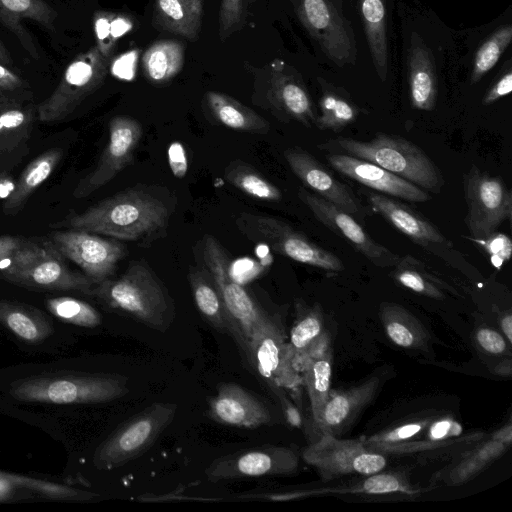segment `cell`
<instances>
[{"mask_svg": "<svg viewBox=\"0 0 512 512\" xmlns=\"http://www.w3.org/2000/svg\"><path fill=\"white\" fill-rule=\"evenodd\" d=\"M501 329L504 332L508 343L511 344L512 342V316L511 313L508 312L503 315V317L500 320Z\"/></svg>", "mask_w": 512, "mask_h": 512, "instance_id": "91938a15", "label": "cell"}, {"mask_svg": "<svg viewBox=\"0 0 512 512\" xmlns=\"http://www.w3.org/2000/svg\"><path fill=\"white\" fill-rule=\"evenodd\" d=\"M326 159L342 175L384 195L411 202H425L431 198L422 188L372 162L342 153L328 154Z\"/></svg>", "mask_w": 512, "mask_h": 512, "instance_id": "ffe728a7", "label": "cell"}, {"mask_svg": "<svg viewBox=\"0 0 512 512\" xmlns=\"http://www.w3.org/2000/svg\"><path fill=\"white\" fill-rule=\"evenodd\" d=\"M391 276L402 286L418 294L442 299V281L430 274L423 264L411 255L400 257Z\"/></svg>", "mask_w": 512, "mask_h": 512, "instance_id": "74e56055", "label": "cell"}, {"mask_svg": "<svg viewBox=\"0 0 512 512\" xmlns=\"http://www.w3.org/2000/svg\"><path fill=\"white\" fill-rule=\"evenodd\" d=\"M268 387L280 400L283 412L288 423L291 426L300 427L302 424L301 415L298 409L287 399L285 394H283L282 387L276 385H268Z\"/></svg>", "mask_w": 512, "mask_h": 512, "instance_id": "f5cc1de1", "label": "cell"}, {"mask_svg": "<svg viewBox=\"0 0 512 512\" xmlns=\"http://www.w3.org/2000/svg\"><path fill=\"white\" fill-rule=\"evenodd\" d=\"M235 222L247 239L264 244L277 254L326 271L344 270V264L338 256L312 242L279 218L243 212Z\"/></svg>", "mask_w": 512, "mask_h": 512, "instance_id": "52a82bcc", "label": "cell"}, {"mask_svg": "<svg viewBox=\"0 0 512 512\" xmlns=\"http://www.w3.org/2000/svg\"><path fill=\"white\" fill-rule=\"evenodd\" d=\"M139 501L144 502H163V501H183V500H194V501H222V499H206V498H198V497H188L182 493V490L176 491L170 494L165 495H142L138 498Z\"/></svg>", "mask_w": 512, "mask_h": 512, "instance_id": "11a10c76", "label": "cell"}, {"mask_svg": "<svg viewBox=\"0 0 512 512\" xmlns=\"http://www.w3.org/2000/svg\"><path fill=\"white\" fill-rule=\"evenodd\" d=\"M206 103L213 116L228 128L257 134L270 130L269 122L229 95L209 91Z\"/></svg>", "mask_w": 512, "mask_h": 512, "instance_id": "d6a6232c", "label": "cell"}, {"mask_svg": "<svg viewBox=\"0 0 512 512\" xmlns=\"http://www.w3.org/2000/svg\"><path fill=\"white\" fill-rule=\"evenodd\" d=\"M379 383L377 377H371L347 390H330L317 423L322 432L336 436L349 426L360 411L373 399Z\"/></svg>", "mask_w": 512, "mask_h": 512, "instance_id": "603a6c76", "label": "cell"}, {"mask_svg": "<svg viewBox=\"0 0 512 512\" xmlns=\"http://www.w3.org/2000/svg\"><path fill=\"white\" fill-rule=\"evenodd\" d=\"M462 426L451 419H442L434 422L429 429V438L433 441L448 440L450 437L460 435Z\"/></svg>", "mask_w": 512, "mask_h": 512, "instance_id": "f907efd6", "label": "cell"}, {"mask_svg": "<svg viewBox=\"0 0 512 512\" xmlns=\"http://www.w3.org/2000/svg\"><path fill=\"white\" fill-rule=\"evenodd\" d=\"M489 255L496 268H500L504 262L510 260L512 242L508 235L494 231L483 238H472Z\"/></svg>", "mask_w": 512, "mask_h": 512, "instance_id": "7dc6e473", "label": "cell"}, {"mask_svg": "<svg viewBox=\"0 0 512 512\" xmlns=\"http://www.w3.org/2000/svg\"><path fill=\"white\" fill-rule=\"evenodd\" d=\"M1 276L18 286L48 291H78L91 295L94 283L72 271L51 241L24 240L0 265Z\"/></svg>", "mask_w": 512, "mask_h": 512, "instance_id": "5b68a950", "label": "cell"}, {"mask_svg": "<svg viewBox=\"0 0 512 512\" xmlns=\"http://www.w3.org/2000/svg\"><path fill=\"white\" fill-rule=\"evenodd\" d=\"M188 278L195 305L204 321L218 332L229 334L236 341L235 328L208 271L191 269Z\"/></svg>", "mask_w": 512, "mask_h": 512, "instance_id": "83f0119b", "label": "cell"}, {"mask_svg": "<svg viewBox=\"0 0 512 512\" xmlns=\"http://www.w3.org/2000/svg\"><path fill=\"white\" fill-rule=\"evenodd\" d=\"M203 260L210 277L217 286L226 310L235 328L239 349L246 356L253 334L269 319L250 294L230 275L228 257L212 236L203 241Z\"/></svg>", "mask_w": 512, "mask_h": 512, "instance_id": "ba28073f", "label": "cell"}, {"mask_svg": "<svg viewBox=\"0 0 512 512\" xmlns=\"http://www.w3.org/2000/svg\"><path fill=\"white\" fill-rule=\"evenodd\" d=\"M512 27L506 25L496 30L478 49L471 74V82H478L498 62L502 53L509 46Z\"/></svg>", "mask_w": 512, "mask_h": 512, "instance_id": "ee69618b", "label": "cell"}, {"mask_svg": "<svg viewBox=\"0 0 512 512\" xmlns=\"http://www.w3.org/2000/svg\"><path fill=\"white\" fill-rule=\"evenodd\" d=\"M295 369L297 371L301 369L303 372L302 381L310 399L313 419L317 424L330 392L331 351L319 358L302 360L295 366Z\"/></svg>", "mask_w": 512, "mask_h": 512, "instance_id": "d590c367", "label": "cell"}, {"mask_svg": "<svg viewBox=\"0 0 512 512\" xmlns=\"http://www.w3.org/2000/svg\"><path fill=\"white\" fill-rule=\"evenodd\" d=\"M320 115L315 126L320 130L340 132L354 123L360 114L359 107L342 89L322 83V94L319 99Z\"/></svg>", "mask_w": 512, "mask_h": 512, "instance_id": "e575fe53", "label": "cell"}, {"mask_svg": "<svg viewBox=\"0 0 512 512\" xmlns=\"http://www.w3.org/2000/svg\"><path fill=\"white\" fill-rule=\"evenodd\" d=\"M25 87V81L17 73L0 63V90L16 91Z\"/></svg>", "mask_w": 512, "mask_h": 512, "instance_id": "db71d44e", "label": "cell"}, {"mask_svg": "<svg viewBox=\"0 0 512 512\" xmlns=\"http://www.w3.org/2000/svg\"><path fill=\"white\" fill-rule=\"evenodd\" d=\"M268 98L277 112L305 127L315 125L317 114L301 78L284 62L271 63Z\"/></svg>", "mask_w": 512, "mask_h": 512, "instance_id": "44dd1931", "label": "cell"}, {"mask_svg": "<svg viewBox=\"0 0 512 512\" xmlns=\"http://www.w3.org/2000/svg\"><path fill=\"white\" fill-rule=\"evenodd\" d=\"M90 296L159 332L167 331L174 320V305L166 289L138 262L130 264L119 278L95 284Z\"/></svg>", "mask_w": 512, "mask_h": 512, "instance_id": "7a4b0ae2", "label": "cell"}, {"mask_svg": "<svg viewBox=\"0 0 512 512\" xmlns=\"http://www.w3.org/2000/svg\"><path fill=\"white\" fill-rule=\"evenodd\" d=\"M10 395L19 401L49 404H94L129 393L128 379L111 373L60 372L13 382Z\"/></svg>", "mask_w": 512, "mask_h": 512, "instance_id": "3957f363", "label": "cell"}, {"mask_svg": "<svg viewBox=\"0 0 512 512\" xmlns=\"http://www.w3.org/2000/svg\"><path fill=\"white\" fill-rule=\"evenodd\" d=\"M368 200L374 211L418 245L449 244L440 230L408 205L387 195L369 192Z\"/></svg>", "mask_w": 512, "mask_h": 512, "instance_id": "7402d4cb", "label": "cell"}, {"mask_svg": "<svg viewBox=\"0 0 512 512\" xmlns=\"http://www.w3.org/2000/svg\"><path fill=\"white\" fill-rule=\"evenodd\" d=\"M299 468L297 452L286 446L262 445L219 457L204 473L216 483L264 476H288Z\"/></svg>", "mask_w": 512, "mask_h": 512, "instance_id": "4fadbf2b", "label": "cell"}, {"mask_svg": "<svg viewBox=\"0 0 512 512\" xmlns=\"http://www.w3.org/2000/svg\"><path fill=\"white\" fill-rule=\"evenodd\" d=\"M360 493L365 494H388L404 493L415 494L417 490L412 489L401 478L393 474L375 473L358 484Z\"/></svg>", "mask_w": 512, "mask_h": 512, "instance_id": "bcb514c9", "label": "cell"}, {"mask_svg": "<svg viewBox=\"0 0 512 512\" xmlns=\"http://www.w3.org/2000/svg\"><path fill=\"white\" fill-rule=\"evenodd\" d=\"M0 323L31 344L44 341L52 333V324L41 311L17 302L0 301Z\"/></svg>", "mask_w": 512, "mask_h": 512, "instance_id": "f546056e", "label": "cell"}, {"mask_svg": "<svg viewBox=\"0 0 512 512\" xmlns=\"http://www.w3.org/2000/svg\"><path fill=\"white\" fill-rule=\"evenodd\" d=\"M132 27V19L127 15L97 12L94 16V28L100 52L108 58L119 38L130 31Z\"/></svg>", "mask_w": 512, "mask_h": 512, "instance_id": "7bdbcfd3", "label": "cell"}, {"mask_svg": "<svg viewBox=\"0 0 512 512\" xmlns=\"http://www.w3.org/2000/svg\"><path fill=\"white\" fill-rule=\"evenodd\" d=\"M330 144L344 154L372 162L420 188L438 193L444 184L440 170L428 155L403 137L379 134L370 141L338 137Z\"/></svg>", "mask_w": 512, "mask_h": 512, "instance_id": "277c9868", "label": "cell"}, {"mask_svg": "<svg viewBox=\"0 0 512 512\" xmlns=\"http://www.w3.org/2000/svg\"><path fill=\"white\" fill-rule=\"evenodd\" d=\"M27 94L25 89L0 90V151L14 148L30 132L37 107Z\"/></svg>", "mask_w": 512, "mask_h": 512, "instance_id": "cb8c5ba5", "label": "cell"}, {"mask_svg": "<svg viewBox=\"0 0 512 512\" xmlns=\"http://www.w3.org/2000/svg\"><path fill=\"white\" fill-rule=\"evenodd\" d=\"M224 177L227 182L246 195L264 201H279L281 191L265 179L253 167L241 161H233L225 168Z\"/></svg>", "mask_w": 512, "mask_h": 512, "instance_id": "8d00e7d4", "label": "cell"}, {"mask_svg": "<svg viewBox=\"0 0 512 512\" xmlns=\"http://www.w3.org/2000/svg\"><path fill=\"white\" fill-rule=\"evenodd\" d=\"M0 63L8 65L11 63V56L4 44L0 40Z\"/></svg>", "mask_w": 512, "mask_h": 512, "instance_id": "94428289", "label": "cell"}, {"mask_svg": "<svg viewBox=\"0 0 512 512\" xmlns=\"http://www.w3.org/2000/svg\"><path fill=\"white\" fill-rule=\"evenodd\" d=\"M380 317L384 330L396 345L407 349H424L429 334L421 322L401 305L382 302Z\"/></svg>", "mask_w": 512, "mask_h": 512, "instance_id": "4dcf8cb0", "label": "cell"}, {"mask_svg": "<svg viewBox=\"0 0 512 512\" xmlns=\"http://www.w3.org/2000/svg\"><path fill=\"white\" fill-rule=\"evenodd\" d=\"M512 90V72L508 69L487 91L483 98L484 105H490L510 94Z\"/></svg>", "mask_w": 512, "mask_h": 512, "instance_id": "816d5d0a", "label": "cell"}, {"mask_svg": "<svg viewBox=\"0 0 512 512\" xmlns=\"http://www.w3.org/2000/svg\"><path fill=\"white\" fill-rule=\"evenodd\" d=\"M56 17L57 13L44 0H0V21L34 59L39 58V53L22 19L34 20L51 29Z\"/></svg>", "mask_w": 512, "mask_h": 512, "instance_id": "484cf974", "label": "cell"}, {"mask_svg": "<svg viewBox=\"0 0 512 512\" xmlns=\"http://www.w3.org/2000/svg\"><path fill=\"white\" fill-rule=\"evenodd\" d=\"M24 240L12 235L0 236V265L22 245Z\"/></svg>", "mask_w": 512, "mask_h": 512, "instance_id": "9f6ffc18", "label": "cell"}, {"mask_svg": "<svg viewBox=\"0 0 512 512\" xmlns=\"http://www.w3.org/2000/svg\"><path fill=\"white\" fill-rule=\"evenodd\" d=\"M177 405L157 402L122 423L95 450L93 464L99 470H112L146 452L172 423Z\"/></svg>", "mask_w": 512, "mask_h": 512, "instance_id": "8992f818", "label": "cell"}, {"mask_svg": "<svg viewBox=\"0 0 512 512\" xmlns=\"http://www.w3.org/2000/svg\"><path fill=\"white\" fill-rule=\"evenodd\" d=\"M202 16L203 0H154L153 3V26L189 41L198 39Z\"/></svg>", "mask_w": 512, "mask_h": 512, "instance_id": "d4e9b609", "label": "cell"}, {"mask_svg": "<svg viewBox=\"0 0 512 512\" xmlns=\"http://www.w3.org/2000/svg\"><path fill=\"white\" fill-rule=\"evenodd\" d=\"M168 216L162 201L133 189L106 198L58 225L121 240H138L165 228Z\"/></svg>", "mask_w": 512, "mask_h": 512, "instance_id": "6da1fadb", "label": "cell"}, {"mask_svg": "<svg viewBox=\"0 0 512 512\" xmlns=\"http://www.w3.org/2000/svg\"><path fill=\"white\" fill-rule=\"evenodd\" d=\"M492 439L500 441L505 445H509L512 441V427L511 424H507L506 426L500 428L495 431L492 435Z\"/></svg>", "mask_w": 512, "mask_h": 512, "instance_id": "680465c9", "label": "cell"}, {"mask_svg": "<svg viewBox=\"0 0 512 512\" xmlns=\"http://www.w3.org/2000/svg\"><path fill=\"white\" fill-rule=\"evenodd\" d=\"M50 241L65 259L79 266L94 284L109 279L126 254L125 247L119 241L85 230L54 231Z\"/></svg>", "mask_w": 512, "mask_h": 512, "instance_id": "5bb4252c", "label": "cell"}, {"mask_svg": "<svg viewBox=\"0 0 512 512\" xmlns=\"http://www.w3.org/2000/svg\"><path fill=\"white\" fill-rule=\"evenodd\" d=\"M359 3L373 64L381 81H385L388 72L385 0H359Z\"/></svg>", "mask_w": 512, "mask_h": 512, "instance_id": "1f68e13d", "label": "cell"}, {"mask_svg": "<svg viewBox=\"0 0 512 512\" xmlns=\"http://www.w3.org/2000/svg\"><path fill=\"white\" fill-rule=\"evenodd\" d=\"M184 63V45L166 39L154 42L142 55L145 77L152 83L163 84L173 79Z\"/></svg>", "mask_w": 512, "mask_h": 512, "instance_id": "836d02e7", "label": "cell"}, {"mask_svg": "<svg viewBox=\"0 0 512 512\" xmlns=\"http://www.w3.org/2000/svg\"><path fill=\"white\" fill-rule=\"evenodd\" d=\"M408 70L412 106L418 110H433L437 97L435 66L431 52L415 34L409 50Z\"/></svg>", "mask_w": 512, "mask_h": 512, "instance_id": "4316f807", "label": "cell"}, {"mask_svg": "<svg viewBox=\"0 0 512 512\" xmlns=\"http://www.w3.org/2000/svg\"><path fill=\"white\" fill-rule=\"evenodd\" d=\"M464 191L468 208L466 223L472 238H483L511 219V191L500 177L473 166L465 175Z\"/></svg>", "mask_w": 512, "mask_h": 512, "instance_id": "7c38bea8", "label": "cell"}, {"mask_svg": "<svg viewBox=\"0 0 512 512\" xmlns=\"http://www.w3.org/2000/svg\"><path fill=\"white\" fill-rule=\"evenodd\" d=\"M298 317L290 331L289 348L295 358L301 356L311 343L323 333V319L319 306L298 308Z\"/></svg>", "mask_w": 512, "mask_h": 512, "instance_id": "60d3db41", "label": "cell"}, {"mask_svg": "<svg viewBox=\"0 0 512 512\" xmlns=\"http://www.w3.org/2000/svg\"><path fill=\"white\" fill-rule=\"evenodd\" d=\"M507 448L504 443L491 439L464 456L450 471L449 481L460 484L479 473L490 462L499 457Z\"/></svg>", "mask_w": 512, "mask_h": 512, "instance_id": "b9f144b4", "label": "cell"}, {"mask_svg": "<svg viewBox=\"0 0 512 512\" xmlns=\"http://www.w3.org/2000/svg\"><path fill=\"white\" fill-rule=\"evenodd\" d=\"M250 0H221L219 37L224 41L244 23Z\"/></svg>", "mask_w": 512, "mask_h": 512, "instance_id": "f6af8a7d", "label": "cell"}, {"mask_svg": "<svg viewBox=\"0 0 512 512\" xmlns=\"http://www.w3.org/2000/svg\"><path fill=\"white\" fill-rule=\"evenodd\" d=\"M299 199L314 217L329 230L345 239L357 252L378 267H394L400 256L376 242L353 215L305 188L298 190Z\"/></svg>", "mask_w": 512, "mask_h": 512, "instance_id": "2e32d148", "label": "cell"}, {"mask_svg": "<svg viewBox=\"0 0 512 512\" xmlns=\"http://www.w3.org/2000/svg\"><path fill=\"white\" fill-rule=\"evenodd\" d=\"M304 461L313 466L324 481L345 475H371L384 469L385 454L367 447L364 437L339 439L323 433L303 451Z\"/></svg>", "mask_w": 512, "mask_h": 512, "instance_id": "30bf717a", "label": "cell"}, {"mask_svg": "<svg viewBox=\"0 0 512 512\" xmlns=\"http://www.w3.org/2000/svg\"><path fill=\"white\" fill-rule=\"evenodd\" d=\"M311 38L336 65L354 64L356 41L353 29L335 0H290Z\"/></svg>", "mask_w": 512, "mask_h": 512, "instance_id": "8fae6325", "label": "cell"}, {"mask_svg": "<svg viewBox=\"0 0 512 512\" xmlns=\"http://www.w3.org/2000/svg\"><path fill=\"white\" fill-rule=\"evenodd\" d=\"M61 157L62 152L60 150L51 149L30 162L6 198L3 204V212L6 215L17 214L32 194L50 177Z\"/></svg>", "mask_w": 512, "mask_h": 512, "instance_id": "f1b7e54d", "label": "cell"}, {"mask_svg": "<svg viewBox=\"0 0 512 512\" xmlns=\"http://www.w3.org/2000/svg\"><path fill=\"white\" fill-rule=\"evenodd\" d=\"M476 340L480 347L490 354H504L508 351V344L503 336L491 329L481 328L476 333Z\"/></svg>", "mask_w": 512, "mask_h": 512, "instance_id": "681fc988", "label": "cell"}, {"mask_svg": "<svg viewBox=\"0 0 512 512\" xmlns=\"http://www.w3.org/2000/svg\"><path fill=\"white\" fill-rule=\"evenodd\" d=\"M23 491L24 490L14 486L10 482L0 478V503L17 500L19 497L23 496Z\"/></svg>", "mask_w": 512, "mask_h": 512, "instance_id": "6f0895ef", "label": "cell"}, {"mask_svg": "<svg viewBox=\"0 0 512 512\" xmlns=\"http://www.w3.org/2000/svg\"><path fill=\"white\" fill-rule=\"evenodd\" d=\"M108 58L98 47L79 54L66 68L52 94L37 106V119L53 123L67 118L104 81Z\"/></svg>", "mask_w": 512, "mask_h": 512, "instance_id": "9c48e42d", "label": "cell"}, {"mask_svg": "<svg viewBox=\"0 0 512 512\" xmlns=\"http://www.w3.org/2000/svg\"><path fill=\"white\" fill-rule=\"evenodd\" d=\"M208 406L210 418L222 425L256 429L272 422L269 407L237 383H220Z\"/></svg>", "mask_w": 512, "mask_h": 512, "instance_id": "ac0fdd59", "label": "cell"}, {"mask_svg": "<svg viewBox=\"0 0 512 512\" xmlns=\"http://www.w3.org/2000/svg\"><path fill=\"white\" fill-rule=\"evenodd\" d=\"M284 158L304 186L324 200L344 209L351 215L362 216L364 209L351 189L340 182L321 162L307 151L289 148Z\"/></svg>", "mask_w": 512, "mask_h": 512, "instance_id": "d6986e66", "label": "cell"}, {"mask_svg": "<svg viewBox=\"0 0 512 512\" xmlns=\"http://www.w3.org/2000/svg\"><path fill=\"white\" fill-rule=\"evenodd\" d=\"M425 426V421L413 422L365 439L371 442L399 443L418 434Z\"/></svg>", "mask_w": 512, "mask_h": 512, "instance_id": "c3c4849f", "label": "cell"}, {"mask_svg": "<svg viewBox=\"0 0 512 512\" xmlns=\"http://www.w3.org/2000/svg\"><path fill=\"white\" fill-rule=\"evenodd\" d=\"M48 311L57 319L85 328H95L102 322L101 314L89 303L69 296L49 298Z\"/></svg>", "mask_w": 512, "mask_h": 512, "instance_id": "ab89813d", "label": "cell"}, {"mask_svg": "<svg viewBox=\"0 0 512 512\" xmlns=\"http://www.w3.org/2000/svg\"><path fill=\"white\" fill-rule=\"evenodd\" d=\"M0 478L31 494L35 493L53 500L89 501L99 497V495L94 492L71 488L58 483L10 473L3 470H0Z\"/></svg>", "mask_w": 512, "mask_h": 512, "instance_id": "f35d334b", "label": "cell"}, {"mask_svg": "<svg viewBox=\"0 0 512 512\" xmlns=\"http://www.w3.org/2000/svg\"><path fill=\"white\" fill-rule=\"evenodd\" d=\"M245 357L267 385L293 389L302 382L283 329L272 316L251 337Z\"/></svg>", "mask_w": 512, "mask_h": 512, "instance_id": "9a60e30c", "label": "cell"}, {"mask_svg": "<svg viewBox=\"0 0 512 512\" xmlns=\"http://www.w3.org/2000/svg\"><path fill=\"white\" fill-rule=\"evenodd\" d=\"M141 124L128 116H116L109 123L108 143L92 172L77 184L73 195L87 197L110 182L128 166L142 137Z\"/></svg>", "mask_w": 512, "mask_h": 512, "instance_id": "e0dca14e", "label": "cell"}]
</instances>
